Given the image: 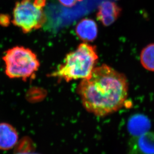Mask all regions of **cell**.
Wrapping results in <instances>:
<instances>
[{
  "label": "cell",
  "instance_id": "ba28073f",
  "mask_svg": "<svg viewBox=\"0 0 154 154\" xmlns=\"http://www.w3.org/2000/svg\"><path fill=\"white\" fill-rule=\"evenodd\" d=\"M18 141V132L15 128L8 123H0V150H10Z\"/></svg>",
  "mask_w": 154,
  "mask_h": 154
},
{
  "label": "cell",
  "instance_id": "7a4b0ae2",
  "mask_svg": "<svg viewBox=\"0 0 154 154\" xmlns=\"http://www.w3.org/2000/svg\"><path fill=\"white\" fill-rule=\"evenodd\" d=\"M98 56L94 46L82 43L77 49L66 56L64 62L50 76L67 82L89 77L98 62Z\"/></svg>",
  "mask_w": 154,
  "mask_h": 154
},
{
  "label": "cell",
  "instance_id": "6da1fadb",
  "mask_svg": "<svg viewBox=\"0 0 154 154\" xmlns=\"http://www.w3.org/2000/svg\"><path fill=\"white\" fill-rule=\"evenodd\" d=\"M126 76L111 67H95L77 88L83 106L89 113L104 117L118 111L125 105L128 95Z\"/></svg>",
  "mask_w": 154,
  "mask_h": 154
},
{
  "label": "cell",
  "instance_id": "7c38bea8",
  "mask_svg": "<svg viewBox=\"0 0 154 154\" xmlns=\"http://www.w3.org/2000/svg\"><path fill=\"white\" fill-rule=\"evenodd\" d=\"M10 19L9 17L5 14L0 15V25L3 26H7L9 24Z\"/></svg>",
  "mask_w": 154,
  "mask_h": 154
},
{
  "label": "cell",
  "instance_id": "30bf717a",
  "mask_svg": "<svg viewBox=\"0 0 154 154\" xmlns=\"http://www.w3.org/2000/svg\"><path fill=\"white\" fill-rule=\"evenodd\" d=\"M140 61L144 68L154 72V43L148 44L143 49L140 54Z\"/></svg>",
  "mask_w": 154,
  "mask_h": 154
},
{
  "label": "cell",
  "instance_id": "5b68a950",
  "mask_svg": "<svg viewBox=\"0 0 154 154\" xmlns=\"http://www.w3.org/2000/svg\"><path fill=\"white\" fill-rule=\"evenodd\" d=\"M128 154H154V132L134 137L129 143Z\"/></svg>",
  "mask_w": 154,
  "mask_h": 154
},
{
  "label": "cell",
  "instance_id": "8992f818",
  "mask_svg": "<svg viewBox=\"0 0 154 154\" xmlns=\"http://www.w3.org/2000/svg\"><path fill=\"white\" fill-rule=\"evenodd\" d=\"M122 9L115 2L104 1L100 5L97 18L105 26L113 24L121 14Z\"/></svg>",
  "mask_w": 154,
  "mask_h": 154
},
{
  "label": "cell",
  "instance_id": "8fae6325",
  "mask_svg": "<svg viewBox=\"0 0 154 154\" xmlns=\"http://www.w3.org/2000/svg\"><path fill=\"white\" fill-rule=\"evenodd\" d=\"M60 3L63 6L67 7H71L74 6L76 3L79 1H81L82 0H58Z\"/></svg>",
  "mask_w": 154,
  "mask_h": 154
},
{
  "label": "cell",
  "instance_id": "277c9868",
  "mask_svg": "<svg viewBox=\"0 0 154 154\" xmlns=\"http://www.w3.org/2000/svg\"><path fill=\"white\" fill-rule=\"evenodd\" d=\"M46 20L43 8L38 7L31 0H22L16 3L11 21L23 32L28 33L42 28Z\"/></svg>",
  "mask_w": 154,
  "mask_h": 154
},
{
  "label": "cell",
  "instance_id": "9c48e42d",
  "mask_svg": "<svg viewBox=\"0 0 154 154\" xmlns=\"http://www.w3.org/2000/svg\"><path fill=\"white\" fill-rule=\"evenodd\" d=\"M76 33L78 37L85 43L93 41L98 35L96 23L91 19H84L76 26Z\"/></svg>",
  "mask_w": 154,
  "mask_h": 154
},
{
  "label": "cell",
  "instance_id": "4fadbf2b",
  "mask_svg": "<svg viewBox=\"0 0 154 154\" xmlns=\"http://www.w3.org/2000/svg\"><path fill=\"white\" fill-rule=\"evenodd\" d=\"M46 0H34L33 3L38 7L43 8L46 5Z\"/></svg>",
  "mask_w": 154,
  "mask_h": 154
},
{
  "label": "cell",
  "instance_id": "5bb4252c",
  "mask_svg": "<svg viewBox=\"0 0 154 154\" xmlns=\"http://www.w3.org/2000/svg\"><path fill=\"white\" fill-rule=\"evenodd\" d=\"M16 154H38L37 153H32V152H19V153H17Z\"/></svg>",
  "mask_w": 154,
  "mask_h": 154
},
{
  "label": "cell",
  "instance_id": "3957f363",
  "mask_svg": "<svg viewBox=\"0 0 154 154\" xmlns=\"http://www.w3.org/2000/svg\"><path fill=\"white\" fill-rule=\"evenodd\" d=\"M6 76L27 80L35 77L40 67L36 54L29 48L15 46L6 51L3 57Z\"/></svg>",
  "mask_w": 154,
  "mask_h": 154
},
{
  "label": "cell",
  "instance_id": "52a82bcc",
  "mask_svg": "<svg viewBox=\"0 0 154 154\" xmlns=\"http://www.w3.org/2000/svg\"><path fill=\"white\" fill-rule=\"evenodd\" d=\"M151 127L150 119L146 116L141 114L134 115L128 122V130L133 137L139 136L147 133Z\"/></svg>",
  "mask_w": 154,
  "mask_h": 154
}]
</instances>
